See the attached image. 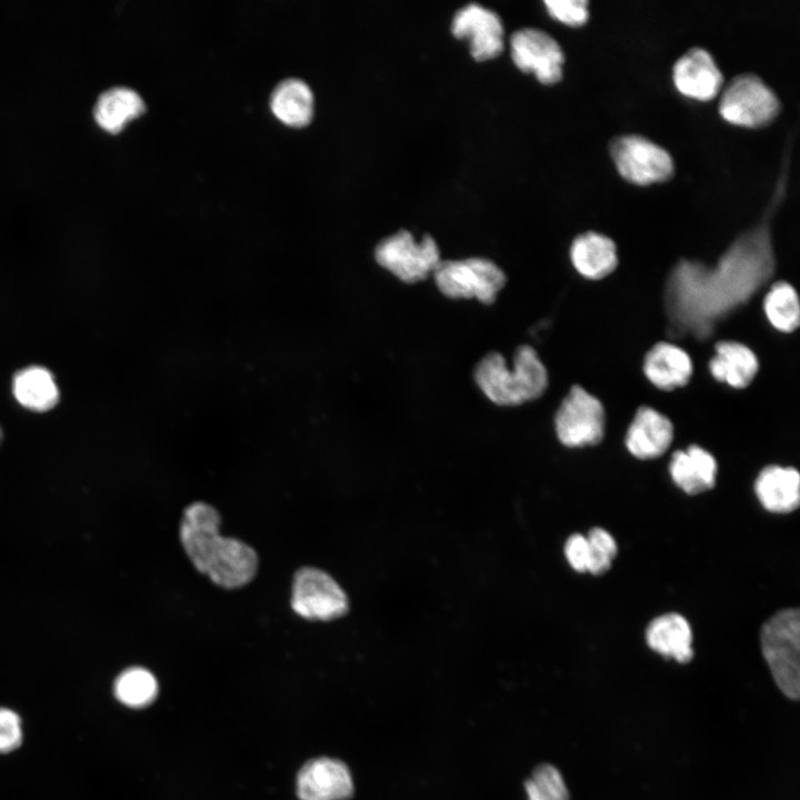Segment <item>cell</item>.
I'll list each match as a JSON object with an SVG mask.
<instances>
[{"instance_id": "cell-1", "label": "cell", "mask_w": 800, "mask_h": 800, "mask_svg": "<svg viewBox=\"0 0 800 800\" xmlns=\"http://www.w3.org/2000/svg\"><path fill=\"white\" fill-rule=\"evenodd\" d=\"M788 164L762 220L740 234L716 266L681 260L670 274L667 304L676 329L707 337L713 324L747 302L774 270L770 219L786 196Z\"/></svg>"}, {"instance_id": "cell-2", "label": "cell", "mask_w": 800, "mask_h": 800, "mask_svg": "<svg viewBox=\"0 0 800 800\" xmlns=\"http://www.w3.org/2000/svg\"><path fill=\"white\" fill-rule=\"evenodd\" d=\"M221 518L212 506L196 501L186 507L179 527L181 544L194 566L213 583L238 589L253 580L258 556L246 542L220 536Z\"/></svg>"}, {"instance_id": "cell-3", "label": "cell", "mask_w": 800, "mask_h": 800, "mask_svg": "<svg viewBox=\"0 0 800 800\" xmlns=\"http://www.w3.org/2000/svg\"><path fill=\"white\" fill-rule=\"evenodd\" d=\"M474 381L482 393L501 407L520 406L538 399L548 387V371L537 351L519 346L509 368L501 353L486 354L474 368Z\"/></svg>"}, {"instance_id": "cell-4", "label": "cell", "mask_w": 800, "mask_h": 800, "mask_svg": "<svg viewBox=\"0 0 800 800\" xmlns=\"http://www.w3.org/2000/svg\"><path fill=\"white\" fill-rule=\"evenodd\" d=\"M763 658L780 691L789 699L800 696V612L784 609L763 624L760 633Z\"/></svg>"}, {"instance_id": "cell-5", "label": "cell", "mask_w": 800, "mask_h": 800, "mask_svg": "<svg viewBox=\"0 0 800 800\" xmlns=\"http://www.w3.org/2000/svg\"><path fill=\"white\" fill-rule=\"evenodd\" d=\"M781 109L774 91L757 74L741 73L722 90L719 113L730 124L759 129L769 126Z\"/></svg>"}, {"instance_id": "cell-6", "label": "cell", "mask_w": 800, "mask_h": 800, "mask_svg": "<svg viewBox=\"0 0 800 800\" xmlns=\"http://www.w3.org/2000/svg\"><path fill=\"white\" fill-rule=\"evenodd\" d=\"M439 291L450 299H477L490 304L506 284V274L486 258L441 260L433 271Z\"/></svg>"}, {"instance_id": "cell-7", "label": "cell", "mask_w": 800, "mask_h": 800, "mask_svg": "<svg viewBox=\"0 0 800 800\" xmlns=\"http://www.w3.org/2000/svg\"><path fill=\"white\" fill-rule=\"evenodd\" d=\"M612 161L619 174L636 186H650L666 182L674 173L671 154L639 134L616 137L609 147Z\"/></svg>"}, {"instance_id": "cell-8", "label": "cell", "mask_w": 800, "mask_h": 800, "mask_svg": "<svg viewBox=\"0 0 800 800\" xmlns=\"http://www.w3.org/2000/svg\"><path fill=\"white\" fill-rule=\"evenodd\" d=\"M374 259L406 283L426 279L441 261L439 247L430 234L417 241L408 230H399L382 239L374 249Z\"/></svg>"}, {"instance_id": "cell-9", "label": "cell", "mask_w": 800, "mask_h": 800, "mask_svg": "<svg viewBox=\"0 0 800 800\" xmlns=\"http://www.w3.org/2000/svg\"><path fill=\"white\" fill-rule=\"evenodd\" d=\"M554 429L559 441L566 447L598 444L604 437V407L596 396L574 384L556 412Z\"/></svg>"}, {"instance_id": "cell-10", "label": "cell", "mask_w": 800, "mask_h": 800, "mask_svg": "<svg viewBox=\"0 0 800 800\" xmlns=\"http://www.w3.org/2000/svg\"><path fill=\"white\" fill-rule=\"evenodd\" d=\"M291 608L304 619L330 621L348 612L349 601L329 573L314 567H303L293 577Z\"/></svg>"}, {"instance_id": "cell-11", "label": "cell", "mask_w": 800, "mask_h": 800, "mask_svg": "<svg viewBox=\"0 0 800 800\" xmlns=\"http://www.w3.org/2000/svg\"><path fill=\"white\" fill-rule=\"evenodd\" d=\"M510 53L518 69L533 73L542 84L551 86L562 79L563 51L558 41L543 30L523 28L513 32Z\"/></svg>"}, {"instance_id": "cell-12", "label": "cell", "mask_w": 800, "mask_h": 800, "mask_svg": "<svg viewBox=\"0 0 800 800\" xmlns=\"http://www.w3.org/2000/svg\"><path fill=\"white\" fill-rule=\"evenodd\" d=\"M451 32L456 38L469 41L470 53L477 61L494 59L504 48L500 17L478 3H469L454 13Z\"/></svg>"}, {"instance_id": "cell-13", "label": "cell", "mask_w": 800, "mask_h": 800, "mask_svg": "<svg viewBox=\"0 0 800 800\" xmlns=\"http://www.w3.org/2000/svg\"><path fill=\"white\" fill-rule=\"evenodd\" d=\"M672 81L682 96L709 101L721 92L723 76L711 53L694 47L674 62Z\"/></svg>"}, {"instance_id": "cell-14", "label": "cell", "mask_w": 800, "mask_h": 800, "mask_svg": "<svg viewBox=\"0 0 800 800\" xmlns=\"http://www.w3.org/2000/svg\"><path fill=\"white\" fill-rule=\"evenodd\" d=\"M297 793L300 800H347L353 793L352 777L340 760L313 759L298 773Z\"/></svg>"}, {"instance_id": "cell-15", "label": "cell", "mask_w": 800, "mask_h": 800, "mask_svg": "<svg viewBox=\"0 0 800 800\" xmlns=\"http://www.w3.org/2000/svg\"><path fill=\"white\" fill-rule=\"evenodd\" d=\"M673 440V424L658 410L642 406L637 409L628 427L624 443L638 459L648 460L662 456Z\"/></svg>"}, {"instance_id": "cell-16", "label": "cell", "mask_w": 800, "mask_h": 800, "mask_svg": "<svg viewBox=\"0 0 800 800\" xmlns=\"http://www.w3.org/2000/svg\"><path fill=\"white\" fill-rule=\"evenodd\" d=\"M646 378L656 388L671 391L684 387L693 372L690 356L679 346L661 341L646 353L642 364Z\"/></svg>"}, {"instance_id": "cell-17", "label": "cell", "mask_w": 800, "mask_h": 800, "mask_svg": "<svg viewBox=\"0 0 800 800\" xmlns=\"http://www.w3.org/2000/svg\"><path fill=\"white\" fill-rule=\"evenodd\" d=\"M570 260L577 272L589 279L600 280L611 274L618 266L614 241L606 234L587 231L577 236L570 246Z\"/></svg>"}, {"instance_id": "cell-18", "label": "cell", "mask_w": 800, "mask_h": 800, "mask_svg": "<svg viewBox=\"0 0 800 800\" xmlns=\"http://www.w3.org/2000/svg\"><path fill=\"white\" fill-rule=\"evenodd\" d=\"M717 470L714 457L697 444L676 451L669 464L673 482L688 494H698L712 489Z\"/></svg>"}, {"instance_id": "cell-19", "label": "cell", "mask_w": 800, "mask_h": 800, "mask_svg": "<svg viewBox=\"0 0 800 800\" xmlns=\"http://www.w3.org/2000/svg\"><path fill=\"white\" fill-rule=\"evenodd\" d=\"M709 370L718 382L734 389L747 388L759 370L756 353L746 344L737 341H719L710 359Z\"/></svg>"}, {"instance_id": "cell-20", "label": "cell", "mask_w": 800, "mask_h": 800, "mask_svg": "<svg viewBox=\"0 0 800 800\" xmlns=\"http://www.w3.org/2000/svg\"><path fill=\"white\" fill-rule=\"evenodd\" d=\"M800 476L792 467L768 466L757 477L756 494L764 509L774 513L796 510L800 501Z\"/></svg>"}, {"instance_id": "cell-21", "label": "cell", "mask_w": 800, "mask_h": 800, "mask_svg": "<svg viewBox=\"0 0 800 800\" xmlns=\"http://www.w3.org/2000/svg\"><path fill=\"white\" fill-rule=\"evenodd\" d=\"M646 640L653 651L679 663H687L693 657L692 631L687 619L679 613L654 618L646 630Z\"/></svg>"}, {"instance_id": "cell-22", "label": "cell", "mask_w": 800, "mask_h": 800, "mask_svg": "<svg viewBox=\"0 0 800 800\" xmlns=\"http://www.w3.org/2000/svg\"><path fill=\"white\" fill-rule=\"evenodd\" d=\"M11 390L21 407L34 412L53 409L60 399L52 372L37 364L17 371L12 378Z\"/></svg>"}, {"instance_id": "cell-23", "label": "cell", "mask_w": 800, "mask_h": 800, "mask_svg": "<svg viewBox=\"0 0 800 800\" xmlns=\"http://www.w3.org/2000/svg\"><path fill=\"white\" fill-rule=\"evenodd\" d=\"M273 114L291 127L307 126L313 114V94L309 86L296 78L281 81L270 99Z\"/></svg>"}, {"instance_id": "cell-24", "label": "cell", "mask_w": 800, "mask_h": 800, "mask_svg": "<svg viewBox=\"0 0 800 800\" xmlns=\"http://www.w3.org/2000/svg\"><path fill=\"white\" fill-rule=\"evenodd\" d=\"M144 109L146 104L136 90L114 87L99 96L93 113L100 127L110 132H118Z\"/></svg>"}, {"instance_id": "cell-25", "label": "cell", "mask_w": 800, "mask_h": 800, "mask_svg": "<svg viewBox=\"0 0 800 800\" xmlns=\"http://www.w3.org/2000/svg\"><path fill=\"white\" fill-rule=\"evenodd\" d=\"M763 311L769 323L780 332L790 333L800 324V302L787 281L774 282L763 299Z\"/></svg>"}, {"instance_id": "cell-26", "label": "cell", "mask_w": 800, "mask_h": 800, "mask_svg": "<svg viewBox=\"0 0 800 800\" xmlns=\"http://www.w3.org/2000/svg\"><path fill=\"white\" fill-rule=\"evenodd\" d=\"M158 693V683L153 674L144 668L132 667L119 674L114 682V696L123 704L142 708L153 701Z\"/></svg>"}, {"instance_id": "cell-27", "label": "cell", "mask_w": 800, "mask_h": 800, "mask_svg": "<svg viewBox=\"0 0 800 800\" xmlns=\"http://www.w3.org/2000/svg\"><path fill=\"white\" fill-rule=\"evenodd\" d=\"M527 800H570L561 772L552 764L538 766L524 782Z\"/></svg>"}, {"instance_id": "cell-28", "label": "cell", "mask_w": 800, "mask_h": 800, "mask_svg": "<svg viewBox=\"0 0 800 800\" xmlns=\"http://www.w3.org/2000/svg\"><path fill=\"white\" fill-rule=\"evenodd\" d=\"M586 538L589 551L588 572L600 576L609 570L617 554L616 541L601 528H592Z\"/></svg>"}, {"instance_id": "cell-29", "label": "cell", "mask_w": 800, "mask_h": 800, "mask_svg": "<svg viewBox=\"0 0 800 800\" xmlns=\"http://www.w3.org/2000/svg\"><path fill=\"white\" fill-rule=\"evenodd\" d=\"M543 3L550 17L566 26L581 27L589 19L586 0H546Z\"/></svg>"}, {"instance_id": "cell-30", "label": "cell", "mask_w": 800, "mask_h": 800, "mask_svg": "<svg viewBox=\"0 0 800 800\" xmlns=\"http://www.w3.org/2000/svg\"><path fill=\"white\" fill-rule=\"evenodd\" d=\"M22 740L21 721L10 709L0 708V752L8 753L19 748Z\"/></svg>"}, {"instance_id": "cell-31", "label": "cell", "mask_w": 800, "mask_h": 800, "mask_svg": "<svg viewBox=\"0 0 800 800\" xmlns=\"http://www.w3.org/2000/svg\"><path fill=\"white\" fill-rule=\"evenodd\" d=\"M564 554L570 566L578 572H587L589 551L587 538L580 533L570 536L564 544Z\"/></svg>"}, {"instance_id": "cell-32", "label": "cell", "mask_w": 800, "mask_h": 800, "mask_svg": "<svg viewBox=\"0 0 800 800\" xmlns=\"http://www.w3.org/2000/svg\"><path fill=\"white\" fill-rule=\"evenodd\" d=\"M2 438H3V432H2V429H1V427H0V444H1Z\"/></svg>"}]
</instances>
